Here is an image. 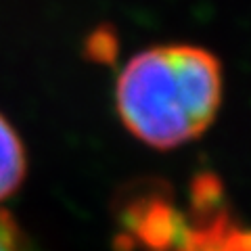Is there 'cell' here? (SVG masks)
<instances>
[{"instance_id":"3957f363","label":"cell","mask_w":251,"mask_h":251,"mask_svg":"<svg viewBox=\"0 0 251 251\" xmlns=\"http://www.w3.org/2000/svg\"><path fill=\"white\" fill-rule=\"evenodd\" d=\"M0 251H19L17 232L4 211H0Z\"/></svg>"},{"instance_id":"6da1fadb","label":"cell","mask_w":251,"mask_h":251,"mask_svg":"<svg viewBox=\"0 0 251 251\" xmlns=\"http://www.w3.org/2000/svg\"><path fill=\"white\" fill-rule=\"evenodd\" d=\"M216 54L191 44H163L134 54L115 84L124 126L155 149H176L201 136L222 103Z\"/></svg>"},{"instance_id":"7a4b0ae2","label":"cell","mask_w":251,"mask_h":251,"mask_svg":"<svg viewBox=\"0 0 251 251\" xmlns=\"http://www.w3.org/2000/svg\"><path fill=\"white\" fill-rule=\"evenodd\" d=\"M25 176V149L17 132L0 115V201L17 191Z\"/></svg>"}]
</instances>
